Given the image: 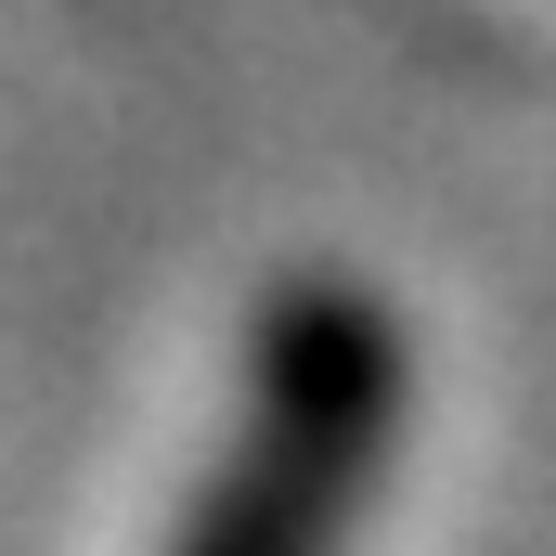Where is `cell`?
Wrapping results in <instances>:
<instances>
[{
    "instance_id": "cell-1",
    "label": "cell",
    "mask_w": 556,
    "mask_h": 556,
    "mask_svg": "<svg viewBox=\"0 0 556 556\" xmlns=\"http://www.w3.org/2000/svg\"><path fill=\"white\" fill-rule=\"evenodd\" d=\"M402 415H415L402 311L337 273L285 285L247 324V389H233V427H220L168 556H350L389 453H402Z\"/></svg>"
}]
</instances>
